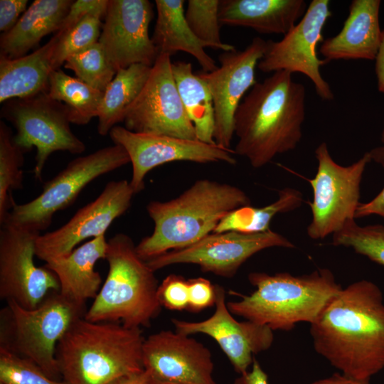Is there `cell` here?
Instances as JSON below:
<instances>
[{"label": "cell", "instance_id": "obj_1", "mask_svg": "<svg viewBox=\"0 0 384 384\" xmlns=\"http://www.w3.org/2000/svg\"><path fill=\"white\" fill-rule=\"evenodd\" d=\"M316 352L339 373L370 379L384 368V300L361 279L342 288L310 324Z\"/></svg>", "mask_w": 384, "mask_h": 384}, {"label": "cell", "instance_id": "obj_2", "mask_svg": "<svg viewBox=\"0 0 384 384\" xmlns=\"http://www.w3.org/2000/svg\"><path fill=\"white\" fill-rule=\"evenodd\" d=\"M306 90L281 70L257 82L239 105L234 119V152L255 169L294 150L302 137Z\"/></svg>", "mask_w": 384, "mask_h": 384}, {"label": "cell", "instance_id": "obj_3", "mask_svg": "<svg viewBox=\"0 0 384 384\" xmlns=\"http://www.w3.org/2000/svg\"><path fill=\"white\" fill-rule=\"evenodd\" d=\"M247 206H250V200L240 188L209 179L198 180L175 198L148 203L146 210L154 228L136 245L137 252L148 261L190 246L214 233L228 214Z\"/></svg>", "mask_w": 384, "mask_h": 384}, {"label": "cell", "instance_id": "obj_4", "mask_svg": "<svg viewBox=\"0 0 384 384\" xmlns=\"http://www.w3.org/2000/svg\"><path fill=\"white\" fill-rule=\"evenodd\" d=\"M144 339L138 327L80 318L56 347L62 380L66 384H108L142 372Z\"/></svg>", "mask_w": 384, "mask_h": 384}, {"label": "cell", "instance_id": "obj_5", "mask_svg": "<svg viewBox=\"0 0 384 384\" xmlns=\"http://www.w3.org/2000/svg\"><path fill=\"white\" fill-rule=\"evenodd\" d=\"M248 280L253 292L245 295L230 291L240 299L227 302V306L232 314L272 331H288L300 322L313 323L343 288L327 268L299 276L253 272Z\"/></svg>", "mask_w": 384, "mask_h": 384}, {"label": "cell", "instance_id": "obj_6", "mask_svg": "<svg viewBox=\"0 0 384 384\" xmlns=\"http://www.w3.org/2000/svg\"><path fill=\"white\" fill-rule=\"evenodd\" d=\"M108 274L85 318L90 321L119 322L125 326H148L159 314L158 281L142 259L132 238L124 233L107 241Z\"/></svg>", "mask_w": 384, "mask_h": 384}, {"label": "cell", "instance_id": "obj_7", "mask_svg": "<svg viewBox=\"0 0 384 384\" xmlns=\"http://www.w3.org/2000/svg\"><path fill=\"white\" fill-rule=\"evenodd\" d=\"M6 302L0 311V348L30 360L50 378L59 380L57 345L70 326L85 316L86 307L59 292L50 293L33 309Z\"/></svg>", "mask_w": 384, "mask_h": 384}, {"label": "cell", "instance_id": "obj_8", "mask_svg": "<svg viewBox=\"0 0 384 384\" xmlns=\"http://www.w3.org/2000/svg\"><path fill=\"white\" fill-rule=\"evenodd\" d=\"M129 162L125 149L114 144L78 157L46 182L42 192L34 199L14 203L1 224L40 233L50 226L55 213L70 206L90 182Z\"/></svg>", "mask_w": 384, "mask_h": 384}, {"label": "cell", "instance_id": "obj_9", "mask_svg": "<svg viewBox=\"0 0 384 384\" xmlns=\"http://www.w3.org/2000/svg\"><path fill=\"white\" fill-rule=\"evenodd\" d=\"M318 166L315 176L308 179L313 199L309 203L311 220L306 228L313 240L324 239L355 220L359 206L361 183L371 161L368 151L358 161L343 166L331 157L326 142L315 150Z\"/></svg>", "mask_w": 384, "mask_h": 384}, {"label": "cell", "instance_id": "obj_10", "mask_svg": "<svg viewBox=\"0 0 384 384\" xmlns=\"http://www.w3.org/2000/svg\"><path fill=\"white\" fill-rule=\"evenodd\" d=\"M1 114L15 127L13 140L18 147L23 152L36 147L33 173L37 181H41L46 161L53 152L78 154L85 150L84 142L72 132L63 106L47 92L8 100Z\"/></svg>", "mask_w": 384, "mask_h": 384}, {"label": "cell", "instance_id": "obj_11", "mask_svg": "<svg viewBox=\"0 0 384 384\" xmlns=\"http://www.w3.org/2000/svg\"><path fill=\"white\" fill-rule=\"evenodd\" d=\"M274 247L294 248L295 245L271 229L256 233H213L190 246L169 251L146 262L154 272L173 265L193 264L203 272L230 278L252 255Z\"/></svg>", "mask_w": 384, "mask_h": 384}, {"label": "cell", "instance_id": "obj_12", "mask_svg": "<svg viewBox=\"0 0 384 384\" xmlns=\"http://www.w3.org/2000/svg\"><path fill=\"white\" fill-rule=\"evenodd\" d=\"M40 233L8 223L0 230V297L33 309L48 295L59 292L55 274L34 262Z\"/></svg>", "mask_w": 384, "mask_h": 384}, {"label": "cell", "instance_id": "obj_13", "mask_svg": "<svg viewBox=\"0 0 384 384\" xmlns=\"http://www.w3.org/2000/svg\"><path fill=\"white\" fill-rule=\"evenodd\" d=\"M329 0H313L301 20L279 41H267L263 57L257 64L263 73L284 70L302 73L314 83L324 100L334 99L329 83L320 68L327 61L318 58L316 47L323 42L322 31L331 16Z\"/></svg>", "mask_w": 384, "mask_h": 384}, {"label": "cell", "instance_id": "obj_14", "mask_svg": "<svg viewBox=\"0 0 384 384\" xmlns=\"http://www.w3.org/2000/svg\"><path fill=\"white\" fill-rule=\"evenodd\" d=\"M123 122L126 129L137 133L198 139L178 94L169 55H159Z\"/></svg>", "mask_w": 384, "mask_h": 384}, {"label": "cell", "instance_id": "obj_15", "mask_svg": "<svg viewBox=\"0 0 384 384\" xmlns=\"http://www.w3.org/2000/svg\"><path fill=\"white\" fill-rule=\"evenodd\" d=\"M114 144L127 152L132 166L129 183L135 193L144 188V178L155 167L178 161L199 164L224 162L234 165V150L198 139L191 140L169 135L137 133L121 126L109 133Z\"/></svg>", "mask_w": 384, "mask_h": 384}, {"label": "cell", "instance_id": "obj_16", "mask_svg": "<svg viewBox=\"0 0 384 384\" xmlns=\"http://www.w3.org/2000/svg\"><path fill=\"white\" fill-rule=\"evenodd\" d=\"M267 41L255 37L243 50L223 51L220 65L212 72L196 73L208 85L215 112L213 139L216 145L230 149L237 109L249 89L257 82L255 68L264 55Z\"/></svg>", "mask_w": 384, "mask_h": 384}, {"label": "cell", "instance_id": "obj_17", "mask_svg": "<svg viewBox=\"0 0 384 384\" xmlns=\"http://www.w3.org/2000/svg\"><path fill=\"white\" fill-rule=\"evenodd\" d=\"M134 194L127 180L110 181L65 225L37 238L36 256L46 263L68 255L87 238L105 235L112 222L129 208Z\"/></svg>", "mask_w": 384, "mask_h": 384}, {"label": "cell", "instance_id": "obj_18", "mask_svg": "<svg viewBox=\"0 0 384 384\" xmlns=\"http://www.w3.org/2000/svg\"><path fill=\"white\" fill-rule=\"evenodd\" d=\"M153 17L148 0H109L98 42L117 72L134 64L155 63L159 54L149 35Z\"/></svg>", "mask_w": 384, "mask_h": 384}, {"label": "cell", "instance_id": "obj_19", "mask_svg": "<svg viewBox=\"0 0 384 384\" xmlns=\"http://www.w3.org/2000/svg\"><path fill=\"white\" fill-rule=\"evenodd\" d=\"M144 368L153 382L217 384L210 350L196 339L162 330L149 336L142 346Z\"/></svg>", "mask_w": 384, "mask_h": 384}, {"label": "cell", "instance_id": "obj_20", "mask_svg": "<svg viewBox=\"0 0 384 384\" xmlns=\"http://www.w3.org/2000/svg\"><path fill=\"white\" fill-rule=\"evenodd\" d=\"M215 288V309L210 317L201 321L177 319L171 321L178 333L187 336L203 334L213 338L240 375L249 370L255 355L272 346L274 331L251 321H237L227 306L225 289L218 284Z\"/></svg>", "mask_w": 384, "mask_h": 384}, {"label": "cell", "instance_id": "obj_21", "mask_svg": "<svg viewBox=\"0 0 384 384\" xmlns=\"http://www.w3.org/2000/svg\"><path fill=\"white\" fill-rule=\"evenodd\" d=\"M380 0H353L340 32L322 42L319 51L327 62L333 60H375L381 32Z\"/></svg>", "mask_w": 384, "mask_h": 384}, {"label": "cell", "instance_id": "obj_22", "mask_svg": "<svg viewBox=\"0 0 384 384\" xmlns=\"http://www.w3.org/2000/svg\"><path fill=\"white\" fill-rule=\"evenodd\" d=\"M304 0H220L222 25L250 28L264 34H287L303 17Z\"/></svg>", "mask_w": 384, "mask_h": 384}, {"label": "cell", "instance_id": "obj_23", "mask_svg": "<svg viewBox=\"0 0 384 384\" xmlns=\"http://www.w3.org/2000/svg\"><path fill=\"white\" fill-rule=\"evenodd\" d=\"M105 235L92 238L76 247L68 255L45 264L58 277L59 292L76 304L85 306L87 299H95L102 284L97 262L106 257Z\"/></svg>", "mask_w": 384, "mask_h": 384}, {"label": "cell", "instance_id": "obj_24", "mask_svg": "<svg viewBox=\"0 0 384 384\" xmlns=\"http://www.w3.org/2000/svg\"><path fill=\"white\" fill-rule=\"evenodd\" d=\"M73 1L36 0L16 24L0 38V58L16 59L27 55L46 35L58 32Z\"/></svg>", "mask_w": 384, "mask_h": 384}, {"label": "cell", "instance_id": "obj_25", "mask_svg": "<svg viewBox=\"0 0 384 384\" xmlns=\"http://www.w3.org/2000/svg\"><path fill=\"white\" fill-rule=\"evenodd\" d=\"M59 35L31 54L16 58H0V102L47 92L53 57Z\"/></svg>", "mask_w": 384, "mask_h": 384}, {"label": "cell", "instance_id": "obj_26", "mask_svg": "<svg viewBox=\"0 0 384 384\" xmlns=\"http://www.w3.org/2000/svg\"><path fill=\"white\" fill-rule=\"evenodd\" d=\"M157 18L151 37L159 55L170 57L178 51L192 55L203 72H212L218 65L205 50L208 46L198 39L185 18V1L156 0Z\"/></svg>", "mask_w": 384, "mask_h": 384}, {"label": "cell", "instance_id": "obj_27", "mask_svg": "<svg viewBox=\"0 0 384 384\" xmlns=\"http://www.w3.org/2000/svg\"><path fill=\"white\" fill-rule=\"evenodd\" d=\"M172 72L184 110L194 126L198 140L215 144V112L206 82L193 71L188 62L172 63Z\"/></svg>", "mask_w": 384, "mask_h": 384}, {"label": "cell", "instance_id": "obj_28", "mask_svg": "<svg viewBox=\"0 0 384 384\" xmlns=\"http://www.w3.org/2000/svg\"><path fill=\"white\" fill-rule=\"evenodd\" d=\"M151 67L134 64L118 70L104 92L99 108L97 132L109 134L119 122H123L125 114L137 99L149 78Z\"/></svg>", "mask_w": 384, "mask_h": 384}, {"label": "cell", "instance_id": "obj_29", "mask_svg": "<svg viewBox=\"0 0 384 384\" xmlns=\"http://www.w3.org/2000/svg\"><path fill=\"white\" fill-rule=\"evenodd\" d=\"M47 93L63 106L70 123L78 125L97 117L104 95L60 68L51 73Z\"/></svg>", "mask_w": 384, "mask_h": 384}, {"label": "cell", "instance_id": "obj_30", "mask_svg": "<svg viewBox=\"0 0 384 384\" xmlns=\"http://www.w3.org/2000/svg\"><path fill=\"white\" fill-rule=\"evenodd\" d=\"M303 201V195L299 190L289 187L282 188L278 192L277 199L266 206L255 208L247 206L232 211L219 223L214 233L265 232L270 229V222L277 214L297 209L302 206Z\"/></svg>", "mask_w": 384, "mask_h": 384}, {"label": "cell", "instance_id": "obj_31", "mask_svg": "<svg viewBox=\"0 0 384 384\" xmlns=\"http://www.w3.org/2000/svg\"><path fill=\"white\" fill-rule=\"evenodd\" d=\"M11 129L0 122V224L15 203L11 191L23 187V151L14 142Z\"/></svg>", "mask_w": 384, "mask_h": 384}, {"label": "cell", "instance_id": "obj_32", "mask_svg": "<svg viewBox=\"0 0 384 384\" xmlns=\"http://www.w3.org/2000/svg\"><path fill=\"white\" fill-rule=\"evenodd\" d=\"M64 68L73 70L76 78L102 92L117 73L99 42L70 55Z\"/></svg>", "mask_w": 384, "mask_h": 384}, {"label": "cell", "instance_id": "obj_33", "mask_svg": "<svg viewBox=\"0 0 384 384\" xmlns=\"http://www.w3.org/2000/svg\"><path fill=\"white\" fill-rule=\"evenodd\" d=\"M220 0H188L185 18L195 36L208 47L233 50L235 48L222 41L219 19Z\"/></svg>", "mask_w": 384, "mask_h": 384}, {"label": "cell", "instance_id": "obj_34", "mask_svg": "<svg viewBox=\"0 0 384 384\" xmlns=\"http://www.w3.org/2000/svg\"><path fill=\"white\" fill-rule=\"evenodd\" d=\"M332 244L352 248L356 253L384 267V225H358L355 220L332 235Z\"/></svg>", "mask_w": 384, "mask_h": 384}, {"label": "cell", "instance_id": "obj_35", "mask_svg": "<svg viewBox=\"0 0 384 384\" xmlns=\"http://www.w3.org/2000/svg\"><path fill=\"white\" fill-rule=\"evenodd\" d=\"M101 17L89 14L74 27L60 36L53 57V70H58L70 55L79 53L97 43L102 26Z\"/></svg>", "mask_w": 384, "mask_h": 384}, {"label": "cell", "instance_id": "obj_36", "mask_svg": "<svg viewBox=\"0 0 384 384\" xmlns=\"http://www.w3.org/2000/svg\"><path fill=\"white\" fill-rule=\"evenodd\" d=\"M0 384H66L46 375L33 362L0 348Z\"/></svg>", "mask_w": 384, "mask_h": 384}, {"label": "cell", "instance_id": "obj_37", "mask_svg": "<svg viewBox=\"0 0 384 384\" xmlns=\"http://www.w3.org/2000/svg\"><path fill=\"white\" fill-rule=\"evenodd\" d=\"M157 297L162 307L170 310H187L188 280L181 275H168L159 284Z\"/></svg>", "mask_w": 384, "mask_h": 384}, {"label": "cell", "instance_id": "obj_38", "mask_svg": "<svg viewBox=\"0 0 384 384\" xmlns=\"http://www.w3.org/2000/svg\"><path fill=\"white\" fill-rule=\"evenodd\" d=\"M108 4L109 0L73 1L56 33L60 36L65 34L89 14H94L101 18L105 17Z\"/></svg>", "mask_w": 384, "mask_h": 384}, {"label": "cell", "instance_id": "obj_39", "mask_svg": "<svg viewBox=\"0 0 384 384\" xmlns=\"http://www.w3.org/2000/svg\"><path fill=\"white\" fill-rule=\"evenodd\" d=\"M188 280V305L187 310L198 313L213 306L216 301L215 284L203 277Z\"/></svg>", "mask_w": 384, "mask_h": 384}, {"label": "cell", "instance_id": "obj_40", "mask_svg": "<svg viewBox=\"0 0 384 384\" xmlns=\"http://www.w3.org/2000/svg\"><path fill=\"white\" fill-rule=\"evenodd\" d=\"M382 145L368 151L371 161L384 168V124L381 132ZM376 215L384 218V188L372 200L361 203L356 213V218Z\"/></svg>", "mask_w": 384, "mask_h": 384}, {"label": "cell", "instance_id": "obj_41", "mask_svg": "<svg viewBox=\"0 0 384 384\" xmlns=\"http://www.w3.org/2000/svg\"><path fill=\"white\" fill-rule=\"evenodd\" d=\"M27 0L0 1V31L6 33L18 22L22 12L26 11Z\"/></svg>", "mask_w": 384, "mask_h": 384}, {"label": "cell", "instance_id": "obj_42", "mask_svg": "<svg viewBox=\"0 0 384 384\" xmlns=\"http://www.w3.org/2000/svg\"><path fill=\"white\" fill-rule=\"evenodd\" d=\"M233 384H269L267 374L254 358L250 370L240 374Z\"/></svg>", "mask_w": 384, "mask_h": 384}, {"label": "cell", "instance_id": "obj_43", "mask_svg": "<svg viewBox=\"0 0 384 384\" xmlns=\"http://www.w3.org/2000/svg\"><path fill=\"white\" fill-rule=\"evenodd\" d=\"M311 384H370V379H358L336 372Z\"/></svg>", "mask_w": 384, "mask_h": 384}, {"label": "cell", "instance_id": "obj_44", "mask_svg": "<svg viewBox=\"0 0 384 384\" xmlns=\"http://www.w3.org/2000/svg\"><path fill=\"white\" fill-rule=\"evenodd\" d=\"M375 71L378 80V89L384 93V30L381 32L380 43L375 58Z\"/></svg>", "mask_w": 384, "mask_h": 384}, {"label": "cell", "instance_id": "obj_45", "mask_svg": "<svg viewBox=\"0 0 384 384\" xmlns=\"http://www.w3.org/2000/svg\"><path fill=\"white\" fill-rule=\"evenodd\" d=\"M108 384H152V380L147 371L125 375L114 380Z\"/></svg>", "mask_w": 384, "mask_h": 384}, {"label": "cell", "instance_id": "obj_46", "mask_svg": "<svg viewBox=\"0 0 384 384\" xmlns=\"http://www.w3.org/2000/svg\"><path fill=\"white\" fill-rule=\"evenodd\" d=\"M152 384H171V383H156V382L152 381Z\"/></svg>", "mask_w": 384, "mask_h": 384}]
</instances>
